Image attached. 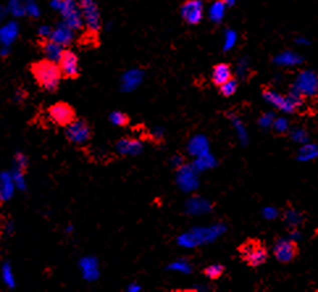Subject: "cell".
<instances>
[{
	"label": "cell",
	"mask_w": 318,
	"mask_h": 292,
	"mask_svg": "<svg viewBox=\"0 0 318 292\" xmlns=\"http://www.w3.org/2000/svg\"><path fill=\"white\" fill-rule=\"evenodd\" d=\"M57 2H59V3H65V2H67V0H57Z\"/></svg>",
	"instance_id": "obj_16"
},
{
	"label": "cell",
	"mask_w": 318,
	"mask_h": 292,
	"mask_svg": "<svg viewBox=\"0 0 318 292\" xmlns=\"http://www.w3.org/2000/svg\"><path fill=\"white\" fill-rule=\"evenodd\" d=\"M29 71L38 87L46 92H56L59 88L61 80L63 79L57 61L49 58L32 62L29 65Z\"/></svg>",
	"instance_id": "obj_1"
},
{
	"label": "cell",
	"mask_w": 318,
	"mask_h": 292,
	"mask_svg": "<svg viewBox=\"0 0 318 292\" xmlns=\"http://www.w3.org/2000/svg\"><path fill=\"white\" fill-rule=\"evenodd\" d=\"M37 45L40 50L45 54L46 58L53 59V61H57L61 52L63 50V46L59 45L58 42H56L50 37H42L41 40H38Z\"/></svg>",
	"instance_id": "obj_9"
},
{
	"label": "cell",
	"mask_w": 318,
	"mask_h": 292,
	"mask_svg": "<svg viewBox=\"0 0 318 292\" xmlns=\"http://www.w3.org/2000/svg\"><path fill=\"white\" fill-rule=\"evenodd\" d=\"M273 255L280 263H290L298 255L297 243L290 240H277L273 247Z\"/></svg>",
	"instance_id": "obj_7"
},
{
	"label": "cell",
	"mask_w": 318,
	"mask_h": 292,
	"mask_svg": "<svg viewBox=\"0 0 318 292\" xmlns=\"http://www.w3.org/2000/svg\"><path fill=\"white\" fill-rule=\"evenodd\" d=\"M238 88V82L232 78V79H229L228 82H225L224 84H221L218 90H220V94L225 97H229L232 96V95L235 94V91Z\"/></svg>",
	"instance_id": "obj_13"
},
{
	"label": "cell",
	"mask_w": 318,
	"mask_h": 292,
	"mask_svg": "<svg viewBox=\"0 0 318 292\" xmlns=\"http://www.w3.org/2000/svg\"><path fill=\"white\" fill-rule=\"evenodd\" d=\"M109 118H111V121L113 122L114 125L117 126H126L129 124V116L124 113V112H113V113H111Z\"/></svg>",
	"instance_id": "obj_15"
},
{
	"label": "cell",
	"mask_w": 318,
	"mask_h": 292,
	"mask_svg": "<svg viewBox=\"0 0 318 292\" xmlns=\"http://www.w3.org/2000/svg\"><path fill=\"white\" fill-rule=\"evenodd\" d=\"M233 78L232 67L229 63H217L212 70V82L215 86L220 87L225 82Z\"/></svg>",
	"instance_id": "obj_10"
},
{
	"label": "cell",
	"mask_w": 318,
	"mask_h": 292,
	"mask_svg": "<svg viewBox=\"0 0 318 292\" xmlns=\"http://www.w3.org/2000/svg\"><path fill=\"white\" fill-rule=\"evenodd\" d=\"M48 116L52 120L53 124L58 126H69L73 124L76 118V112L74 107L66 103V101H57L53 105H50L48 109Z\"/></svg>",
	"instance_id": "obj_5"
},
{
	"label": "cell",
	"mask_w": 318,
	"mask_h": 292,
	"mask_svg": "<svg viewBox=\"0 0 318 292\" xmlns=\"http://www.w3.org/2000/svg\"><path fill=\"white\" fill-rule=\"evenodd\" d=\"M204 275L207 278H209L211 280H217L224 275L225 267L221 264H212V266H208L207 268H204Z\"/></svg>",
	"instance_id": "obj_12"
},
{
	"label": "cell",
	"mask_w": 318,
	"mask_h": 292,
	"mask_svg": "<svg viewBox=\"0 0 318 292\" xmlns=\"http://www.w3.org/2000/svg\"><path fill=\"white\" fill-rule=\"evenodd\" d=\"M204 6L200 0H186L180 7V16L187 24L197 25L203 20Z\"/></svg>",
	"instance_id": "obj_8"
},
{
	"label": "cell",
	"mask_w": 318,
	"mask_h": 292,
	"mask_svg": "<svg viewBox=\"0 0 318 292\" xmlns=\"http://www.w3.org/2000/svg\"><path fill=\"white\" fill-rule=\"evenodd\" d=\"M66 137L69 138L70 142L80 145V143H86L90 141L91 138V128L88 125V122L80 118H76L73 124H70L69 126H66Z\"/></svg>",
	"instance_id": "obj_6"
},
{
	"label": "cell",
	"mask_w": 318,
	"mask_h": 292,
	"mask_svg": "<svg viewBox=\"0 0 318 292\" xmlns=\"http://www.w3.org/2000/svg\"><path fill=\"white\" fill-rule=\"evenodd\" d=\"M75 3L79 7L86 28L84 44H90L92 48H97L100 44L99 36L101 32V18L96 0H75Z\"/></svg>",
	"instance_id": "obj_2"
},
{
	"label": "cell",
	"mask_w": 318,
	"mask_h": 292,
	"mask_svg": "<svg viewBox=\"0 0 318 292\" xmlns=\"http://www.w3.org/2000/svg\"><path fill=\"white\" fill-rule=\"evenodd\" d=\"M118 148H120V150H121L122 153L134 154V153H137L139 149H141V145H139L137 141L126 139V141H121V142L118 143Z\"/></svg>",
	"instance_id": "obj_14"
},
{
	"label": "cell",
	"mask_w": 318,
	"mask_h": 292,
	"mask_svg": "<svg viewBox=\"0 0 318 292\" xmlns=\"http://www.w3.org/2000/svg\"><path fill=\"white\" fill-rule=\"evenodd\" d=\"M238 253L245 263L250 267H258L260 264L266 263L268 259V250L264 243L258 238H247L243 241L242 245L238 246Z\"/></svg>",
	"instance_id": "obj_3"
},
{
	"label": "cell",
	"mask_w": 318,
	"mask_h": 292,
	"mask_svg": "<svg viewBox=\"0 0 318 292\" xmlns=\"http://www.w3.org/2000/svg\"><path fill=\"white\" fill-rule=\"evenodd\" d=\"M50 39L58 42L59 45H69L70 42L73 41V29L70 28L69 25L63 24L62 27H59V28H57L56 31L53 32V35Z\"/></svg>",
	"instance_id": "obj_11"
},
{
	"label": "cell",
	"mask_w": 318,
	"mask_h": 292,
	"mask_svg": "<svg viewBox=\"0 0 318 292\" xmlns=\"http://www.w3.org/2000/svg\"><path fill=\"white\" fill-rule=\"evenodd\" d=\"M57 63H58L59 70L62 73L63 79L75 80L80 77L79 58L71 49L63 48V50L59 54V58L57 59Z\"/></svg>",
	"instance_id": "obj_4"
}]
</instances>
